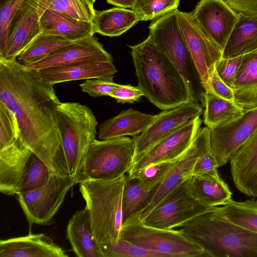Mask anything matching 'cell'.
I'll use <instances>...</instances> for the list:
<instances>
[{"mask_svg": "<svg viewBox=\"0 0 257 257\" xmlns=\"http://www.w3.org/2000/svg\"><path fill=\"white\" fill-rule=\"evenodd\" d=\"M120 238L165 257H209L199 246L179 230L165 229L145 224L137 216L123 224Z\"/></svg>", "mask_w": 257, "mask_h": 257, "instance_id": "obj_8", "label": "cell"}, {"mask_svg": "<svg viewBox=\"0 0 257 257\" xmlns=\"http://www.w3.org/2000/svg\"><path fill=\"white\" fill-rule=\"evenodd\" d=\"M74 42L60 36L41 32L21 53L17 60L20 64L27 66Z\"/></svg>", "mask_w": 257, "mask_h": 257, "instance_id": "obj_32", "label": "cell"}, {"mask_svg": "<svg viewBox=\"0 0 257 257\" xmlns=\"http://www.w3.org/2000/svg\"><path fill=\"white\" fill-rule=\"evenodd\" d=\"M193 195L203 204L212 207L225 205L232 199L227 184L216 175H193L188 180Z\"/></svg>", "mask_w": 257, "mask_h": 257, "instance_id": "obj_26", "label": "cell"}, {"mask_svg": "<svg viewBox=\"0 0 257 257\" xmlns=\"http://www.w3.org/2000/svg\"><path fill=\"white\" fill-rule=\"evenodd\" d=\"M135 141L122 137L94 140L74 178L75 184L86 180H111L128 173L134 164Z\"/></svg>", "mask_w": 257, "mask_h": 257, "instance_id": "obj_7", "label": "cell"}, {"mask_svg": "<svg viewBox=\"0 0 257 257\" xmlns=\"http://www.w3.org/2000/svg\"><path fill=\"white\" fill-rule=\"evenodd\" d=\"M257 84V49L243 55L232 86L233 91Z\"/></svg>", "mask_w": 257, "mask_h": 257, "instance_id": "obj_38", "label": "cell"}, {"mask_svg": "<svg viewBox=\"0 0 257 257\" xmlns=\"http://www.w3.org/2000/svg\"><path fill=\"white\" fill-rule=\"evenodd\" d=\"M52 0H25L15 13L7 35V60L16 59L41 32L40 19Z\"/></svg>", "mask_w": 257, "mask_h": 257, "instance_id": "obj_13", "label": "cell"}, {"mask_svg": "<svg viewBox=\"0 0 257 257\" xmlns=\"http://www.w3.org/2000/svg\"><path fill=\"white\" fill-rule=\"evenodd\" d=\"M57 116L69 176L74 180L96 139L97 120L89 107L78 102H61Z\"/></svg>", "mask_w": 257, "mask_h": 257, "instance_id": "obj_6", "label": "cell"}, {"mask_svg": "<svg viewBox=\"0 0 257 257\" xmlns=\"http://www.w3.org/2000/svg\"><path fill=\"white\" fill-rule=\"evenodd\" d=\"M218 168L219 164L217 160L210 150L197 161L193 168V175H216L218 174Z\"/></svg>", "mask_w": 257, "mask_h": 257, "instance_id": "obj_43", "label": "cell"}, {"mask_svg": "<svg viewBox=\"0 0 257 257\" xmlns=\"http://www.w3.org/2000/svg\"><path fill=\"white\" fill-rule=\"evenodd\" d=\"M25 0H0V57L7 54V35L10 22Z\"/></svg>", "mask_w": 257, "mask_h": 257, "instance_id": "obj_40", "label": "cell"}, {"mask_svg": "<svg viewBox=\"0 0 257 257\" xmlns=\"http://www.w3.org/2000/svg\"><path fill=\"white\" fill-rule=\"evenodd\" d=\"M46 84L101 78L112 81L117 72L113 62H94L69 66H54L32 70Z\"/></svg>", "mask_w": 257, "mask_h": 257, "instance_id": "obj_19", "label": "cell"}, {"mask_svg": "<svg viewBox=\"0 0 257 257\" xmlns=\"http://www.w3.org/2000/svg\"><path fill=\"white\" fill-rule=\"evenodd\" d=\"M144 94L138 86L131 85H120L109 96L114 98L118 103H132L138 101Z\"/></svg>", "mask_w": 257, "mask_h": 257, "instance_id": "obj_44", "label": "cell"}, {"mask_svg": "<svg viewBox=\"0 0 257 257\" xmlns=\"http://www.w3.org/2000/svg\"><path fill=\"white\" fill-rule=\"evenodd\" d=\"M208 212L180 230L209 257H257V233L213 216Z\"/></svg>", "mask_w": 257, "mask_h": 257, "instance_id": "obj_3", "label": "cell"}, {"mask_svg": "<svg viewBox=\"0 0 257 257\" xmlns=\"http://www.w3.org/2000/svg\"><path fill=\"white\" fill-rule=\"evenodd\" d=\"M128 46L138 86L151 102L162 110H169L194 102L184 78L150 35L144 41Z\"/></svg>", "mask_w": 257, "mask_h": 257, "instance_id": "obj_2", "label": "cell"}, {"mask_svg": "<svg viewBox=\"0 0 257 257\" xmlns=\"http://www.w3.org/2000/svg\"><path fill=\"white\" fill-rule=\"evenodd\" d=\"M158 187L146 189L138 180L126 175L122 198L123 223L138 216L150 204Z\"/></svg>", "mask_w": 257, "mask_h": 257, "instance_id": "obj_31", "label": "cell"}, {"mask_svg": "<svg viewBox=\"0 0 257 257\" xmlns=\"http://www.w3.org/2000/svg\"><path fill=\"white\" fill-rule=\"evenodd\" d=\"M232 178L243 194L257 197V130L230 161Z\"/></svg>", "mask_w": 257, "mask_h": 257, "instance_id": "obj_20", "label": "cell"}, {"mask_svg": "<svg viewBox=\"0 0 257 257\" xmlns=\"http://www.w3.org/2000/svg\"><path fill=\"white\" fill-rule=\"evenodd\" d=\"M175 161L152 164L143 169L128 173L126 175L138 180L146 189H152L163 182Z\"/></svg>", "mask_w": 257, "mask_h": 257, "instance_id": "obj_34", "label": "cell"}, {"mask_svg": "<svg viewBox=\"0 0 257 257\" xmlns=\"http://www.w3.org/2000/svg\"><path fill=\"white\" fill-rule=\"evenodd\" d=\"M256 130L257 107L225 124L210 128V149L219 167L230 161Z\"/></svg>", "mask_w": 257, "mask_h": 257, "instance_id": "obj_12", "label": "cell"}, {"mask_svg": "<svg viewBox=\"0 0 257 257\" xmlns=\"http://www.w3.org/2000/svg\"><path fill=\"white\" fill-rule=\"evenodd\" d=\"M203 107V121L209 128L229 122L245 111L234 101L221 98L212 91H205Z\"/></svg>", "mask_w": 257, "mask_h": 257, "instance_id": "obj_29", "label": "cell"}, {"mask_svg": "<svg viewBox=\"0 0 257 257\" xmlns=\"http://www.w3.org/2000/svg\"><path fill=\"white\" fill-rule=\"evenodd\" d=\"M180 0H137L132 10L141 21L155 20L176 9Z\"/></svg>", "mask_w": 257, "mask_h": 257, "instance_id": "obj_37", "label": "cell"}, {"mask_svg": "<svg viewBox=\"0 0 257 257\" xmlns=\"http://www.w3.org/2000/svg\"><path fill=\"white\" fill-rule=\"evenodd\" d=\"M87 1L92 6H93L94 2H95L96 0H87Z\"/></svg>", "mask_w": 257, "mask_h": 257, "instance_id": "obj_49", "label": "cell"}, {"mask_svg": "<svg viewBox=\"0 0 257 257\" xmlns=\"http://www.w3.org/2000/svg\"><path fill=\"white\" fill-rule=\"evenodd\" d=\"M19 130L16 116L0 101V149L19 139Z\"/></svg>", "mask_w": 257, "mask_h": 257, "instance_id": "obj_39", "label": "cell"}, {"mask_svg": "<svg viewBox=\"0 0 257 257\" xmlns=\"http://www.w3.org/2000/svg\"><path fill=\"white\" fill-rule=\"evenodd\" d=\"M211 150L210 128H200L191 145L174 163L163 182L158 186L150 204L138 215L142 220L165 197L192 175L194 165L204 154Z\"/></svg>", "mask_w": 257, "mask_h": 257, "instance_id": "obj_14", "label": "cell"}, {"mask_svg": "<svg viewBox=\"0 0 257 257\" xmlns=\"http://www.w3.org/2000/svg\"><path fill=\"white\" fill-rule=\"evenodd\" d=\"M94 62H113V58L93 36L60 48L43 59L25 66L31 70H37Z\"/></svg>", "mask_w": 257, "mask_h": 257, "instance_id": "obj_18", "label": "cell"}, {"mask_svg": "<svg viewBox=\"0 0 257 257\" xmlns=\"http://www.w3.org/2000/svg\"><path fill=\"white\" fill-rule=\"evenodd\" d=\"M75 184L70 176L52 174L42 187L17 194L18 201L28 221L40 225L49 223L62 205L70 188Z\"/></svg>", "mask_w": 257, "mask_h": 257, "instance_id": "obj_10", "label": "cell"}, {"mask_svg": "<svg viewBox=\"0 0 257 257\" xmlns=\"http://www.w3.org/2000/svg\"><path fill=\"white\" fill-rule=\"evenodd\" d=\"M215 217L257 233V200H230L211 212Z\"/></svg>", "mask_w": 257, "mask_h": 257, "instance_id": "obj_30", "label": "cell"}, {"mask_svg": "<svg viewBox=\"0 0 257 257\" xmlns=\"http://www.w3.org/2000/svg\"><path fill=\"white\" fill-rule=\"evenodd\" d=\"M156 117V115L144 113L133 108L122 111L99 125L98 139L105 140L126 136L136 137L144 132Z\"/></svg>", "mask_w": 257, "mask_h": 257, "instance_id": "obj_24", "label": "cell"}, {"mask_svg": "<svg viewBox=\"0 0 257 257\" xmlns=\"http://www.w3.org/2000/svg\"><path fill=\"white\" fill-rule=\"evenodd\" d=\"M65 251L44 233L0 240V257H67Z\"/></svg>", "mask_w": 257, "mask_h": 257, "instance_id": "obj_22", "label": "cell"}, {"mask_svg": "<svg viewBox=\"0 0 257 257\" xmlns=\"http://www.w3.org/2000/svg\"><path fill=\"white\" fill-rule=\"evenodd\" d=\"M211 91L219 97L234 101V94L232 89L226 84L218 75L215 68L210 77Z\"/></svg>", "mask_w": 257, "mask_h": 257, "instance_id": "obj_46", "label": "cell"}, {"mask_svg": "<svg viewBox=\"0 0 257 257\" xmlns=\"http://www.w3.org/2000/svg\"><path fill=\"white\" fill-rule=\"evenodd\" d=\"M216 207L206 206L198 201L190 191L187 180L165 197L142 221L149 226L172 229L181 227Z\"/></svg>", "mask_w": 257, "mask_h": 257, "instance_id": "obj_9", "label": "cell"}, {"mask_svg": "<svg viewBox=\"0 0 257 257\" xmlns=\"http://www.w3.org/2000/svg\"><path fill=\"white\" fill-rule=\"evenodd\" d=\"M43 33L76 41L93 36L92 22L76 20L63 13L48 8L40 19Z\"/></svg>", "mask_w": 257, "mask_h": 257, "instance_id": "obj_25", "label": "cell"}, {"mask_svg": "<svg viewBox=\"0 0 257 257\" xmlns=\"http://www.w3.org/2000/svg\"><path fill=\"white\" fill-rule=\"evenodd\" d=\"M107 3L118 7L133 8L137 0H106Z\"/></svg>", "mask_w": 257, "mask_h": 257, "instance_id": "obj_48", "label": "cell"}, {"mask_svg": "<svg viewBox=\"0 0 257 257\" xmlns=\"http://www.w3.org/2000/svg\"><path fill=\"white\" fill-rule=\"evenodd\" d=\"M126 178L124 175L114 180H86L79 183L80 192L89 211L95 239L100 245L120 238Z\"/></svg>", "mask_w": 257, "mask_h": 257, "instance_id": "obj_4", "label": "cell"}, {"mask_svg": "<svg viewBox=\"0 0 257 257\" xmlns=\"http://www.w3.org/2000/svg\"><path fill=\"white\" fill-rule=\"evenodd\" d=\"M192 19L223 50L239 19L225 0H200L190 13Z\"/></svg>", "mask_w": 257, "mask_h": 257, "instance_id": "obj_16", "label": "cell"}, {"mask_svg": "<svg viewBox=\"0 0 257 257\" xmlns=\"http://www.w3.org/2000/svg\"><path fill=\"white\" fill-rule=\"evenodd\" d=\"M52 174L45 163L32 153L21 178L18 193H27L42 187Z\"/></svg>", "mask_w": 257, "mask_h": 257, "instance_id": "obj_33", "label": "cell"}, {"mask_svg": "<svg viewBox=\"0 0 257 257\" xmlns=\"http://www.w3.org/2000/svg\"><path fill=\"white\" fill-rule=\"evenodd\" d=\"M243 57V55L231 58H221L215 65L219 76L231 88Z\"/></svg>", "mask_w": 257, "mask_h": 257, "instance_id": "obj_42", "label": "cell"}, {"mask_svg": "<svg viewBox=\"0 0 257 257\" xmlns=\"http://www.w3.org/2000/svg\"><path fill=\"white\" fill-rule=\"evenodd\" d=\"M202 107L198 102H189L173 109L163 110L157 114L144 132L133 137L135 141L134 164L161 140L191 119L200 116L203 112Z\"/></svg>", "mask_w": 257, "mask_h": 257, "instance_id": "obj_15", "label": "cell"}, {"mask_svg": "<svg viewBox=\"0 0 257 257\" xmlns=\"http://www.w3.org/2000/svg\"><path fill=\"white\" fill-rule=\"evenodd\" d=\"M79 86L82 92L87 93L91 97H98L109 96L120 84L107 79L93 78L86 79Z\"/></svg>", "mask_w": 257, "mask_h": 257, "instance_id": "obj_41", "label": "cell"}, {"mask_svg": "<svg viewBox=\"0 0 257 257\" xmlns=\"http://www.w3.org/2000/svg\"><path fill=\"white\" fill-rule=\"evenodd\" d=\"M53 86L17 59L0 57V101L16 116L19 139L52 174L70 176L57 116L61 102Z\"/></svg>", "mask_w": 257, "mask_h": 257, "instance_id": "obj_1", "label": "cell"}, {"mask_svg": "<svg viewBox=\"0 0 257 257\" xmlns=\"http://www.w3.org/2000/svg\"><path fill=\"white\" fill-rule=\"evenodd\" d=\"M202 123L200 116L188 121L154 145L133 165L128 173L143 169L152 164L178 160L191 145Z\"/></svg>", "mask_w": 257, "mask_h": 257, "instance_id": "obj_17", "label": "cell"}, {"mask_svg": "<svg viewBox=\"0 0 257 257\" xmlns=\"http://www.w3.org/2000/svg\"><path fill=\"white\" fill-rule=\"evenodd\" d=\"M237 13L257 16V0H225Z\"/></svg>", "mask_w": 257, "mask_h": 257, "instance_id": "obj_47", "label": "cell"}, {"mask_svg": "<svg viewBox=\"0 0 257 257\" xmlns=\"http://www.w3.org/2000/svg\"><path fill=\"white\" fill-rule=\"evenodd\" d=\"M32 154L19 139L0 149V191L8 195L18 193L21 180Z\"/></svg>", "mask_w": 257, "mask_h": 257, "instance_id": "obj_21", "label": "cell"}, {"mask_svg": "<svg viewBox=\"0 0 257 257\" xmlns=\"http://www.w3.org/2000/svg\"><path fill=\"white\" fill-rule=\"evenodd\" d=\"M179 25L205 91H211L210 77L223 49L192 19L190 13L176 10Z\"/></svg>", "mask_w": 257, "mask_h": 257, "instance_id": "obj_11", "label": "cell"}, {"mask_svg": "<svg viewBox=\"0 0 257 257\" xmlns=\"http://www.w3.org/2000/svg\"><path fill=\"white\" fill-rule=\"evenodd\" d=\"M48 8L85 22H92L95 12L87 0H52Z\"/></svg>", "mask_w": 257, "mask_h": 257, "instance_id": "obj_35", "label": "cell"}, {"mask_svg": "<svg viewBox=\"0 0 257 257\" xmlns=\"http://www.w3.org/2000/svg\"><path fill=\"white\" fill-rule=\"evenodd\" d=\"M101 246L104 257H165L121 238L116 242L101 244Z\"/></svg>", "mask_w": 257, "mask_h": 257, "instance_id": "obj_36", "label": "cell"}, {"mask_svg": "<svg viewBox=\"0 0 257 257\" xmlns=\"http://www.w3.org/2000/svg\"><path fill=\"white\" fill-rule=\"evenodd\" d=\"M176 9L153 21L149 35L184 78L194 101L203 107L205 90L179 25Z\"/></svg>", "mask_w": 257, "mask_h": 257, "instance_id": "obj_5", "label": "cell"}, {"mask_svg": "<svg viewBox=\"0 0 257 257\" xmlns=\"http://www.w3.org/2000/svg\"><path fill=\"white\" fill-rule=\"evenodd\" d=\"M66 236L78 257H104L101 245L95 239L88 209L77 211L69 220Z\"/></svg>", "mask_w": 257, "mask_h": 257, "instance_id": "obj_23", "label": "cell"}, {"mask_svg": "<svg viewBox=\"0 0 257 257\" xmlns=\"http://www.w3.org/2000/svg\"><path fill=\"white\" fill-rule=\"evenodd\" d=\"M239 15L221 58L244 55L257 49V16L242 13Z\"/></svg>", "mask_w": 257, "mask_h": 257, "instance_id": "obj_27", "label": "cell"}, {"mask_svg": "<svg viewBox=\"0 0 257 257\" xmlns=\"http://www.w3.org/2000/svg\"><path fill=\"white\" fill-rule=\"evenodd\" d=\"M140 21V17L133 10L117 7L95 11L92 22L95 33L113 37L119 36Z\"/></svg>", "mask_w": 257, "mask_h": 257, "instance_id": "obj_28", "label": "cell"}, {"mask_svg": "<svg viewBox=\"0 0 257 257\" xmlns=\"http://www.w3.org/2000/svg\"><path fill=\"white\" fill-rule=\"evenodd\" d=\"M233 92L234 102L244 111L257 107V84Z\"/></svg>", "mask_w": 257, "mask_h": 257, "instance_id": "obj_45", "label": "cell"}]
</instances>
